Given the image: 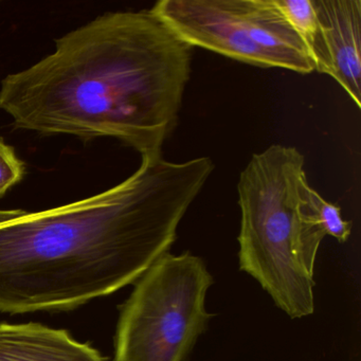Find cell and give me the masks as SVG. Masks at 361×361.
<instances>
[{"instance_id":"1","label":"cell","mask_w":361,"mask_h":361,"mask_svg":"<svg viewBox=\"0 0 361 361\" xmlns=\"http://www.w3.org/2000/svg\"><path fill=\"white\" fill-rule=\"evenodd\" d=\"M213 171L209 157H142L107 191L0 224V312L73 310L136 282L169 252Z\"/></svg>"},{"instance_id":"2","label":"cell","mask_w":361,"mask_h":361,"mask_svg":"<svg viewBox=\"0 0 361 361\" xmlns=\"http://www.w3.org/2000/svg\"><path fill=\"white\" fill-rule=\"evenodd\" d=\"M191 65V46L149 10L109 12L5 78L0 109L20 130L111 137L155 157L178 123Z\"/></svg>"},{"instance_id":"3","label":"cell","mask_w":361,"mask_h":361,"mask_svg":"<svg viewBox=\"0 0 361 361\" xmlns=\"http://www.w3.org/2000/svg\"><path fill=\"white\" fill-rule=\"evenodd\" d=\"M305 158L272 145L255 154L238 183L240 269L291 319L314 312V267L326 236L306 202Z\"/></svg>"},{"instance_id":"4","label":"cell","mask_w":361,"mask_h":361,"mask_svg":"<svg viewBox=\"0 0 361 361\" xmlns=\"http://www.w3.org/2000/svg\"><path fill=\"white\" fill-rule=\"evenodd\" d=\"M136 282L120 310L114 361L187 360L213 317L206 264L190 252H168Z\"/></svg>"},{"instance_id":"5","label":"cell","mask_w":361,"mask_h":361,"mask_svg":"<svg viewBox=\"0 0 361 361\" xmlns=\"http://www.w3.org/2000/svg\"><path fill=\"white\" fill-rule=\"evenodd\" d=\"M149 11L192 48L262 68L314 71L307 48L274 0H160Z\"/></svg>"},{"instance_id":"6","label":"cell","mask_w":361,"mask_h":361,"mask_svg":"<svg viewBox=\"0 0 361 361\" xmlns=\"http://www.w3.org/2000/svg\"><path fill=\"white\" fill-rule=\"evenodd\" d=\"M319 30L314 71L335 80L361 109V0H314Z\"/></svg>"},{"instance_id":"7","label":"cell","mask_w":361,"mask_h":361,"mask_svg":"<svg viewBox=\"0 0 361 361\" xmlns=\"http://www.w3.org/2000/svg\"><path fill=\"white\" fill-rule=\"evenodd\" d=\"M0 361H106L66 329L41 323H0Z\"/></svg>"},{"instance_id":"8","label":"cell","mask_w":361,"mask_h":361,"mask_svg":"<svg viewBox=\"0 0 361 361\" xmlns=\"http://www.w3.org/2000/svg\"><path fill=\"white\" fill-rule=\"evenodd\" d=\"M283 18L312 54L319 25L314 0H274ZM312 58V56H310Z\"/></svg>"},{"instance_id":"9","label":"cell","mask_w":361,"mask_h":361,"mask_svg":"<svg viewBox=\"0 0 361 361\" xmlns=\"http://www.w3.org/2000/svg\"><path fill=\"white\" fill-rule=\"evenodd\" d=\"M306 202L310 212L326 235L339 243H345L352 232V223L342 219L341 209L325 200L310 185L306 189Z\"/></svg>"},{"instance_id":"10","label":"cell","mask_w":361,"mask_h":361,"mask_svg":"<svg viewBox=\"0 0 361 361\" xmlns=\"http://www.w3.org/2000/svg\"><path fill=\"white\" fill-rule=\"evenodd\" d=\"M25 175V164L13 147L0 138V197L7 193Z\"/></svg>"},{"instance_id":"11","label":"cell","mask_w":361,"mask_h":361,"mask_svg":"<svg viewBox=\"0 0 361 361\" xmlns=\"http://www.w3.org/2000/svg\"><path fill=\"white\" fill-rule=\"evenodd\" d=\"M20 210H0V224L5 223L18 215Z\"/></svg>"}]
</instances>
